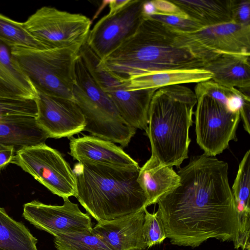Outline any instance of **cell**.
Wrapping results in <instances>:
<instances>
[{
	"label": "cell",
	"instance_id": "obj_1",
	"mask_svg": "<svg viewBox=\"0 0 250 250\" xmlns=\"http://www.w3.org/2000/svg\"><path fill=\"white\" fill-rule=\"evenodd\" d=\"M177 174L180 184L157 202L170 243L195 248L215 238L234 245L238 218L228 163L204 153L191 158Z\"/></svg>",
	"mask_w": 250,
	"mask_h": 250
},
{
	"label": "cell",
	"instance_id": "obj_2",
	"mask_svg": "<svg viewBox=\"0 0 250 250\" xmlns=\"http://www.w3.org/2000/svg\"><path fill=\"white\" fill-rule=\"evenodd\" d=\"M137 30L98 66L119 82L143 74L173 69L201 68L204 63L174 44L175 33L168 26L143 17Z\"/></svg>",
	"mask_w": 250,
	"mask_h": 250
},
{
	"label": "cell",
	"instance_id": "obj_3",
	"mask_svg": "<svg viewBox=\"0 0 250 250\" xmlns=\"http://www.w3.org/2000/svg\"><path fill=\"white\" fill-rule=\"evenodd\" d=\"M140 168L78 162L73 169L74 197L98 222L143 210L146 208V197L137 181Z\"/></svg>",
	"mask_w": 250,
	"mask_h": 250
},
{
	"label": "cell",
	"instance_id": "obj_4",
	"mask_svg": "<svg viewBox=\"0 0 250 250\" xmlns=\"http://www.w3.org/2000/svg\"><path fill=\"white\" fill-rule=\"evenodd\" d=\"M193 91L181 84L158 88L151 99L146 130L151 157L162 165L179 167L188 158L193 108Z\"/></svg>",
	"mask_w": 250,
	"mask_h": 250
},
{
	"label": "cell",
	"instance_id": "obj_5",
	"mask_svg": "<svg viewBox=\"0 0 250 250\" xmlns=\"http://www.w3.org/2000/svg\"><path fill=\"white\" fill-rule=\"evenodd\" d=\"M74 101L85 121L83 131L106 141L128 146L136 132L121 117L114 104L102 89L79 55L75 66Z\"/></svg>",
	"mask_w": 250,
	"mask_h": 250
},
{
	"label": "cell",
	"instance_id": "obj_6",
	"mask_svg": "<svg viewBox=\"0 0 250 250\" xmlns=\"http://www.w3.org/2000/svg\"><path fill=\"white\" fill-rule=\"evenodd\" d=\"M82 46L11 48L13 56L37 92L74 101L75 66Z\"/></svg>",
	"mask_w": 250,
	"mask_h": 250
},
{
	"label": "cell",
	"instance_id": "obj_7",
	"mask_svg": "<svg viewBox=\"0 0 250 250\" xmlns=\"http://www.w3.org/2000/svg\"><path fill=\"white\" fill-rule=\"evenodd\" d=\"M174 32V44L203 63L222 54L250 55V25L231 21L190 33Z\"/></svg>",
	"mask_w": 250,
	"mask_h": 250
},
{
	"label": "cell",
	"instance_id": "obj_8",
	"mask_svg": "<svg viewBox=\"0 0 250 250\" xmlns=\"http://www.w3.org/2000/svg\"><path fill=\"white\" fill-rule=\"evenodd\" d=\"M25 29L47 49L82 46L90 31V20L81 14L43 6L23 22Z\"/></svg>",
	"mask_w": 250,
	"mask_h": 250
},
{
	"label": "cell",
	"instance_id": "obj_9",
	"mask_svg": "<svg viewBox=\"0 0 250 250\" xmlns=\"http://www.w3.org/2000/svg\"><path fill=\"white\" fill-rule=\"evenodd\" d=\"M11 163L21 167L54 194L62 199L75 196L74 173L60 152L45 143L22 148Z\"/></svg>",
	"mask_w": 250,
	"mask_h": 250
},
{
	"label": "cell",
	"instance_id": "obj_10",
	"mask_svg": "<svg viewBox=\"0 0 250 250\" xmlns=\"http://www.w3.org/2000/svg\"><path fill=\"white\" fill-rule=\"evenodd\" d=\"M79 55L93 78L111 100L123 119L136 129L146 131L150 104L158 88L126 90L118 81L98 66L99 60L85 43L81 47Z\"/></svg>",
	"mask_w": 250,
	"mask_h": 250
},
{
	"label": "cell",
	"instance_id": "obj_11",
	"mask_svg": "<svg viewBox=\"0 0 250 250\" xmlns=\"http://www.w3.org/2000/svg\"><path fill=\"white\" fill-rule=\"evenodd\" d=\"M197 98L195 116L196 141L208 156L215 157L236 141L240 112L232 113L216 100L206 95Z\"/></svg>",
	"mask_w": 250,
	"mask_h": 250
},
{
	"label": "cell",
	"instance_id": "obj_12",
	"mask_svg": "<svg viewBox=\"0 0 250 250\" xmlns=\"http://www.w3.org/2000/svg\"><path fill=\"white\" fill-rule=\"evenodd\" d=\"M36 99L0 97V145L25 147L44 143L48 137L37 125Z\"/></svg>",
	"mask_w": 250,
	"mask_h": 250
},
{
	"label": "cell",
	"instance_id": "obj_13",
	"mask_svg": "<svg viewBox=\"0 0 250 250\" xmlns=\"http://www.w3.org/2000/svg\"><path fill=\"white\" fill-rule=\"evenodd\" d=\"M144 1L130 0L121 10L105 15L90 30L85 44L99 61L137 30L143 18Z\"/></svg>",
	"mask_w": 250,
	"mask_h": 250
},
{
	"label": "cell",
	"instance_id": "obj_14",
	"mask_svg": "<svg viewBox=\"0 0 250 250\" xmlns=\"http://www.w3.org/2000/svg\"><path fill=\"white\" fill-rule=\"evenodd\" d=\"M62 205H51L33 200L23 206L22 216L38 229L54 236L59 234L90 233L92 224L89 215L69 198Z\"/></svg>",
	"mask_w": 250,
	"mask_h": 250
},
{
	"label": "cell",
	"instance_id": "obj_15",
	"mask_svg": "<svg viewBox=\"0 0 250 250\" xmlns=\"http://www.w3.org/2000/svg\"><path fill=\"white\" fill-rule=\"evenodd\" d=\"M37 125L48 138L70 137L83 131L84 116L75 102L38 92Z\"/></svg>",
	"mask_w": 250,
	"mask_h": 250
},
{
	"label": "cell",
	"instance_id": "obj_16",
	"mask_svg": "<svg viewBox=\"0 0 250 250\" xmlns=\"http://www.w3.org/2000/svg\"><path fill=\"white\" fill-rule=\"evenodd\" d=\"M144 209L116 219L98 222L92 233L114 250H143L147 248L142 235Z\"/></svg>",
	"mask_w": 250,
	"mask_h": 250
},
{
	"label": "cell",
	"instance_id": "obj_17",
	"mask_svg": "<svg viewBox=\"0 0 250 250\" xmlns=\"http://www.w3.org/2000/svg\"><path fill=\"white\" fill-rule=\"evenodd\" d=\"M70 154L78 162H89L122 167H140L123 149L114 143L93 136L72 138Z\"/></svg>",
	"mask_w": 250,
	"mask_h": 250
},
{
	"label": "cell",
	"instance_id": "obj_18",
	"mask_svg": "<svg viewBox=\"0 0 250 250\" xmlns=\"http://www.w3.org/2000/svg\"><path fill=\"white\" fill-rule=\"evenodd\" d=\"M211 72V80L224 86L239 88L249 96L250 87V56L222 54L204 63L202 68Z\"/></svg>",
	"mask_w": 250,
	"mask_h": 250
},
{
	"label": "cell",
	"instance_id": "obj_19",
	"mask_svg": "<svg viewBox=\"0 0 250 250\" xmlns=\"http://www.w3.org/2000/svg\"><path fill=\"white\" fill-rule=\"evenodd\" d=\"M38 92L14 58L11 48L0 42V97L36 99Z\"/></svg>",
	"mask_w": 250,
	"mask_h": 250
},
{
	"label": "cell",
	"instance_id": "obj_20",
	"mask_svg": "<svg viewBox=\"0 0 250 250\" xmlns=\"http://www.w3.org/2000/svg\"><path fill=\"white\" fill-rule=\"evenodd\" d=\"M212 73L203 68L167 70L137 76L120 82L128 91H135L210 80Z\"/></svg>",
	"mask_w": 250,
	"mask_h": 250
},
{
	"label": "cell",
	"instance_id": "obj_21",
	"mask_svg": "<svg viewBox=\"0 0 250 250\" xmlns=\"http://www.w3.org/2000/svg\"><path fill=\"white\" fill-rule=\"evenodd\" d=\"M137 181L146 194L147 208L156 204L163 195L177 187L180 177L172 167L162 165L150 157L140 167Z\"/></svg>",
	"mask_w": 250,
	"mask_h": 250
},
{
	"label": "cell",
	"instance_id": "obj_22",
	"mask_svg": "<svg viewBox=\"0 0 250 250\" xmlns=\"http://www.w3.org/2000/svg\"><path fill=\"white\" fill-rule=\"evenodd\" d=\"M188 17L203 26L232 21V0H171Z\"/></svg>",
	"mask_w": 250,
	"mask_h": 250
},
{
	"label": "cell",
	"instance_id": "obj_23",
	"mask_svg": "<svg viewBox=\"0 0 250 250\" xmlns=\"http://www.w3.org/2000/svg\"><path fill=\"white\" fill-rule=\"evenodd\" d=\"M37 242L24 224L0 207V250H38Z\"/></svg>",
	"mask_w": 250,
	"mask_h": 250
},
{
	"label": "cell",
	"instance_id": "obj_24",
	"mask_svg": "<svg viewBox=\"0 0 250 250\" xmlns=\"http://www.w3.org/2000/svg\"><path fill=\"white\" fill-rule=\"evenodd\" d=\"M0 42L10 48L47 49L25 29L23 22L0 13Z\"/></svg>",
	"mask_w": 250,
	"mask_h": 250
},
{
	"label": "cell",
	"instance_id": "obj_25",
	"mask_svg": "<svg viewBox=\"0 0 250 250\" xmlns=\"http://www.w3.org/2000/svg\"><path fill=\"white\" fill-rule=\"evenodd\" d=\"M54 237L57 250H114L92 232L59 234Z\"/></svg>",
	"mask_w": 250,
	"mask_h": 250
},
{
	"label": "cell",
	"instance_id": "obj_26",
	"mask_svg": "<svg viewBox=\"0 0 250 250\" xmlns=\"http://www.w3.org/2000/svg\"><path fill=\"white\" fill-rule=\"evenodd\" d=\"M250 150L242 158L232 187L237 213L250 211Z\"/></svg>",
	"mask_w": 250,
	"mask_h": 250
},
{
	"label": "cell",
	"instance_id": "obj_27",
	"mask_svg": "<svg viewBox=\"0 0 250 250\" xmlns=\"http://www.w3.org/2000/svg\"><path fill=\"white\" fill-rule=\"evenodd\" d=\"M145 219L142 235L147 247L162 243L167 238L165 229L157 212H149L146 208L144 209Z\"/></svg>",
	"mask_w": 250,
	"mask_h": 250
},
{
	"label": "cell",
	"instance_id": "obj_28",
	"mask_svg": "<svg viewBox=\"0 0 250 250\" xmlns=\"http://www.w3.org/2000/svg\"><path fill=\"white\" fill-rule=\"evenodd\" d=\"M143 17H149L161 22L176 32L190 33L198 30L204 27L190 18L185 19L177 16L162 15H152Z\"/></svg>",
	"mask_w": 250,
	"mask_h": 250
},
{
	"label": "cell",
	"instance_id": "obj_29",
	"mask_svg": "<svg viewBox=\"0 0 250 250\" xmlns=\"http://www.w3.org/2000/svg\"><path fill=\"white\" fill-rule=\"evenodd\" d=\"M231 16L232 22L250 25V0H232Z\"/></svg>",
	"mask_w": 250,
	"mask_h": 250
},
{
	"label": "cell",
	"instance_id": "obj_30",
	"mask_svg": "<svg viewBox=\"0 0 250 250\" xmlns=\"http://www.w3.org/2000/svg\"><path fill=\"white\" fill-rule=\"evenodd\" d=\"M151 1L154 7L153 15L174 16L185 19L189 18L182 10L171 1L165 0Z\"/></svg>",
	"mask_w": 250,
	"mask_h": 250
},
{
	"label": "cell",
	"instance_id": "obj_31",
	"mask_svg": "<svg viewBox=\"0 0 250 250\" xmlns=\"http://www.w3.org/2000/svg\"><path fill=\"white\" fill-rule=\"evenodd\" d=\"M15 153L14 147L0 145V170L11 163Z\"/></svg>",
	"mask_w": 250,
	"mask_h": 250
},
{
	"label": "cell",
	"instance_id": "obj_32",
	"mask_svg": "<svg viewBox=\"0 0 250 250\" xmlns=\"http://www.w3.org/2000/svg\"><path fill=\"white\" fill-rule=\"evenodd\" d=\"M129 1L130 0H112L108 1V4L109 7L108 14L112 15L118 12L125 6Z\"/></svg>",
	"mask_w": 250,
	"mask_h": 250
},
{
	"label": "cell",
	"instance_id": "obj_33",
	"mask_svg": "<svg viewBox=\"0 0 250 250\" xmlns=\"http://www.w3.org/2000/svg\"><path fill=\"white\" fill-rule=\"evenodd\" d=\"M250 102H247L244 106L240 112V117H242L243 121L244 127L245 130L249 133H250Z\"/></svg>",
	"mask_w": 250,
	"mask_h": 250
},
{
	"label": "cell",
	"instance_id": "obj_34",
	"mask_svg": "<svg viewBox=\"0 0 250 250\" xmlns=\"http://www.w3.org/2000/svg\"></svg>",
	"mask_w": 250,
	"mask_h": 250
}]
</instances>
